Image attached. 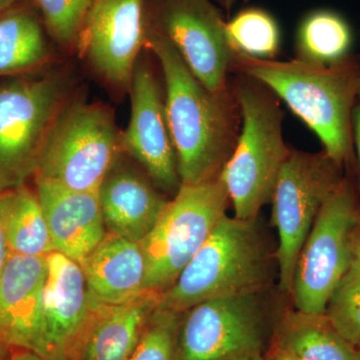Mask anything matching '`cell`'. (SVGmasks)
<instances>
[{
    "mask_svg": "<svg viewBox=\"0 0 360 360\" xmlns=\"http://www.w3.org/2000/svg\"><path fill=\"white\" fill-rule=\"evenodd\" d=\"M158 305L160 295L150 291L125 304H99L96 321L78 360H129Z\"/></svg>",
    "mask_w": 360,
    "mask_h": 360,
    "instance_id": "obj_19",
    "label": "cell"
},
{
    "mask_svg": "<svg viewBox=\"0 0 360 360\" xmlns=\"http://www.w3.org/2000/svg\"><path fill=\"white\" fill-rule=\"evenodd\" d=\"M182 314L158 305L146 322L129 360H181L179 331Z\"/></svg>",
    "mask_w": 360,
    "mask_h": 360,
    "instance_id": "obj_26",
    "label": "cell"
},
{
    "mask_svg": "<svg viewBox=\"0 0 360 360\" xmlns=\"http://www.w3.org/2000/svg\"><path fill=\"white\" fill-rule=\"evenodd\" d=\"M146 27L144 0H92L75 49L104 82L129 90Z\"/></svg>",
    "mask_w": 360,
    "mask_h": 360,
    "instance_id": "obj_12",
    "label": "cell"
},
{
    "mask_svg": "<svg viewBox=\"0 0 360 360\" xmlns=\"http://www.w3.org/2000/svg\"><path fill=\"white\" fill-rule=\"evenodd\" d=\"M213 2H217L220 6L224 7L226 11H231L232 6H233L236 0H212Z\"/></svg>",
    "mask_w": 360,
    "mask_h": 360,
    "instance_id": "obj_34",
    "label": "cell"
},
{
    "mask_svg": "<svg viewBox=\"0 0 360 360\" xmlns=\"http://www.w3.org/2000/svg\"><path fill=\"white\" fill-rule=\"evenodd\" d=\"M11 348L0 343V360H9L11 357Z\"/></svg>",
    "mask_w": 360,
    "mask_h": 360,
    "instance_id": "obj_33",
    "label": "cell"
},
{
    "mask_svg": "<svg viewBox=\"0 0 360 360\" xmlns=\"http://www.w3.org/2000/svg\"><path fill=\"white\" fill-rule=\"evenodd\" d=\"M122 153L110 108L71 96L45 139L34 177L72 191H98Z\"/></svg>",
    "mask_w": 360,
    "mask_h": 360,
    "instance_id": "obj_6",
    "label": "cell"
},
{
    "mask_svg": "<svg viewBox=\"0 0 360 360\" xmlns=\"http://www.w3.org/2000/svg\"><path fill=\"white\" fill-rule=\"evenodd\" d=\"M324 314L336 330L360 348V266L352 262L329 296Z\"/></svg>",
    "mask_w": 360,
    "mask_h": 360,
    "instance_id": "obj_25",
    "label": "cell"
},
{
    "mask_svg": "<svg viewBox=\"0 0 360 360\" xmlns=\"http://www.w3.org/2000/svg\"><path fill=\"white\" fill-rule=\"evenodd\" d=\"M71 89V71L56 65L0 84V193L34 176L45 139Z\"/></svg>",
    "mask_w": 360,
    "mask_h": 360,
    "instance_id": "obj_5",
    "label": "cell"
},
{
    "mask_svg": "<svg viewBox=\"0 0 360 360\" xmlns=\"http://www.w3.org/2000/svg\"><path fill=\"white\" fill-rule=\"evenodd\" d=\"M54 251L82 264L106 234L98 191H77L35 179Z\"/></svg>",
    "mask_w": 360,
    "mask_h": 360,
    "instance_id": "obj_16",
    "label": "cell"
},
{
    "mask_svg": "<svg viewBox=\"0 0 360 360\" xmlns=\"http://www.w3.org/2000/svg\"><path fill=\"white\" fill-rule=\"evenodd\" d=\"M146 23L170 42L206 89H231L234 56L226 22L212 0H144Z\"/></svg>",
    "mask_w": 360,
    "mask_h": 360,
    "instance_id": "obj_11",
    "label": "cell"
},
{
    "mask_svg": "<svg viewBox=\"0 0 360 360\" xmlns=\"http://www.w3.org/2000/svg\"><path fill=\"white\" fill-rule=\"evenodd\" d=\"M352 139H354V155L356 158L357 170H359V184L357 193L360 201V101L355 104L352 113Z\"/></svg>",
    "mask_w": 360,
    "mask_h": 360,
    "instance_id": "obj_28",
    "label": "cell"
},
{
    "mask_svg": "<svg viewBox=\"0 0 360 360\" xmlns=\"http://www.w3.org/2000/svg\"><path fill=\"white\" fill-rule=\"evenodd\" d=\"M270 257L257 219L225 215L170 288L160 307L184 314L210 298L264 290Z\"/></svg>",
    "mask_w": 360,
    "mask_h": 360,
    "instance_id": "obj_4",
    "label": "cell"
},
{
    "mask_svg": "<svg viewBox=\"0 0 360 360\" xmlns=\"http://www.w3.org/2000/svg\"><path fill=\"white\" fill-rule=\"evenodd\" d=\"M90 297L98 304H125L146 291V262L139 243L106 232L80 264Z\"/></svg>",
    "mask_w": 360,
    "mask_h": 360,
    "instance_id": "obj_18",
    "label": "cell"
},
{
    "mask_svg": "<svg viewBox=\"0 0 360 360\" xmlns=\"http://www.w3.org/2000/svg\"><path fill=\"white\" fill-rule=\"evenodd\" d=\"M354 262H356L360 266V234L359 238H357L356 245H355Z\"/></svg>",
    "mask_w": 360,
    "mask_h": 360,
    "instance_id": "obj_35",
    "label": "cell"
},
{
    "mask_svg": "<svg viewBox=\"0 0 360 360\" xmlns=\"http://www.w3.org/2000/svg\"><path fill=\"white\" fill-rule=\"evenodd\" d=\"M357 349L341 336L326 314L295 309L277 321L269 350L298 360H354Z\"/></svg>",
    "mask_w": 360,
    "mask_h": 360,
    "instance_id": "obj_20",
    "label": "cell"
},
{
    "mask_svg": "<svg viewBox=\"0 0 360 360\" xmlns=\"http://www.w3.org/2000/svg\"><path fill=\"white\" fill-rule=\"evenodd\" d=\"M49 61L44 26L34 13L11 8L0 15V77L33 72Z\"/></svg>",
    "mask_w": 360,
    "mask_h": 360,
    "instance_id": "obj_22",
    "label": "cell"
},
{
    "mask_svg": "<svg viewBox=\"0 0 360 360\" xmlns=\"http://www.w3.org/2000/svg\"><path fill=\"white\" fill-rule=\"evenodd\" d=\"M120 160L99 187L104 224L106 231L141 243L155 229L169 200L141 172Z\"/></svg>",
    "mask_w": 360,
    "mask_h": 360,
    "instance_id": "obj_17",
    "label": "cell"
},
{
    "mask_svg": "<svg viewBox=\"0 0 360 360\" xmlns=\"http://www.w3.org/2000/svg\"><path fill=\"white\" fill-rule=\"evenodd\" d=\"M264 360H272L271 359H270V357L269 356H266V355H264Z\"/></svg>",
    "mask_w": 360,
    "mask_h": 360,
    "instance_id": "obj_39",
    "label": "cell"
},
{
    "mask_svg": "<svg viewBox=\"0 0 360 360\" xmlns=\"http://www.w3.org/2000/svg\"><path fill=\"white\" fill-rule=\"evenodd\" d=\"M9 360H47L39 354H35L32 350L21 349V348H15L11 349V357Z\"/></svg>",
    "mask_w": 360,
    "mask_h": 360,
    "instance_id": "obj_29",
    "label": "cell"
},
{
    "mask_svg": "<svg viewBox=\"0 0 360 360\" xmlns=\"http://www.w3.org/2000/svg\"><path fill=\"white\" fill-rule=\"evenodd\" d=\"M46 257L9 253L0 274V343L39 354Z\"/></svg>",
    "mask_w": 360,
    "mask_h": 360,
    "instance_id": "obj_15",
    "label": "cell"
},
{
    "mask_svg": "<svg viewBox=\"0 0 360 360\" xmlns=\"http://www.w3.org/2000/svg\"><path fill=\"white\" fill-rule=\"evenodd\" d=\"M18 0H0V15L6 13Z\"/></svg>",
    "mask_w": 360,
    "mask_h": 360,
    "instance_id": "obj_32",
    "label": "cell"
},
{
    "mask_svg": "<svg viewBox=\"0 0 360 360\" xmlns=\"http://www.w3.org/2000/svg\"><path fill=\"white\" fill-rule=\"evenodd\" d=\"M342 168L324 150H290L281 168L270 202L278 236L279 290L288 296L298 255L322 206L345 179Z\"/></svg>",
    "mask_w": 360,
    "mask_h": 360,
    "instance_id": "obj_9",
    "label": "cell"
},
{
    "mask_svg": "<svg viewBox=\"0 0 360 360\" xmlns=\"http://www.w3.org/2000/svg\"><path fill=\"white\" fill-rule=\"evenodd\" d=\"M229 203L219 177L180 186L155 229L139 243L146 262V291L160 295L174 284L226 215Z\"/></svg>",
    "mask_w": 360,
    "mask_h": 360,
    "instance_id": "obj_7",
    "label": "cell"
},
{
    "mask_svg": "<svg viewBox=\"0 0 360 360\" xmlns=\"http://www.w3.org/2000/svg\"><path fill=\"white\" fill-rule=\"evenodd\" d=\"M264 290L210 298L182 314L181 360L264 356L269 314Z\"/></svg>",
    "mask_w": 360,
    "mask_h": 360,
    "instance_id": "obj_10",
    "label": "cell"
},
{
    "mask_svg": "<svg viewBox=\"0 0 360 360\" xmlns=\"http://www.w3.org/2000/svg\"><path fill=\"white\" fill-rule=\"evenodd\" d=\"M98 311L80 264L58 251L49 253L37 354L47 360H78Z\"/></svg>",
    "mask_w": 360,
    "mask_h": 360,
    "instance_id": "obj_13",
    "label": "cell"
},
{
    "mask_svg": "<svg viewBox=\"0 0 360 360\" xmlns=\"http://www.w3.org/2000/svg\"><path fill=\"white\" fill-rule=\"evenodd\" d=\"M129 91L131 111L129 125L122 132L123 153L141 165L158 188L174 196L181 181L165 116V94L155 72L141 56Z\"/></svg>",
    "mask_w": 360,
    "mask_h": 360,
    "instance_id": "obj_14",
    "label": "cell"
},
{
    "mask_svg": "<svg viewBox=\"0 0 360 360\" xmlns=\"http://www.w3.org/2000/svg\"><path fill=\"white\" fill-rule=\"evenodd\" d=\"M241 127L231 155L219 179L233 205L234 217L255 220L271 200L290 149L283 139V112L277 97L264 84L241 75L233 87Z\"/></svg>",
    "mask_w": 360,
    "mask_h": 360,
    "instance_id": "obj_3",
    "label": "cell"
},
{
    "mask_svg": "<svg viewBox=\"0 0 360 360\" xmlns=\"http://www.w3.org/2000/svg\"><path fill=\"white\" fill-rule=\"evenodd\" d=\"M51 39L65 49H73L92 0H33Z\"/></svg>",
    "mask_w": 360,
    "mask_h": 360,
    "instance_id": "obj_27",
    "label": "cell"
},
{
    "mask_svg": "<svg viewBox=\"0 0 360 360\" xmlns=\"http://www.w3.org/2000/svg\"><path fill=\"white\" fill-rule=\"evenodd\" d=\"M144 47L155 56L162 72L165 116L181 184L217 179L240 130V110L233 89L224 94L206 89L174 45L148 23Z\"/></svg>",
    "mask_w": 360,
    "mask_h": 360,
    "instance_id": "obj_1",
    "label": "cell"
},
{
    "mask_svg": "<svg viewBox=\"0 0 360 360\" xmlns=\"http://www.w3.org/2000/svg\"><path fill=\"white\" fill-rule=\"evenodd\" d=\"M354 360H360V348L357 349L356 355H355Z\"/></svg>",
    "mask_w": 360,
    "mask_h": 360,
    "instance_id": "obj_37",
    "label": "cell"
},
{
    "mask_svg": "<svg viewBox=\"0 0 360 360\" xmlns=\"http://www.w3.org/2000/svg\"><path fill=\"white\" fill-rule=\"evenodd\" d=\"M357 101H360V77H359V92H357Z\"/></svg>",
    "mask_w": 360,
    "mask_h": 360,
    "instance_id": "obj_38",
    "label": "cell"
},
{
    "mask_svg": "<svg viewBox=\"0 0 360 360\" xmlns=\"http://www.w3.org/2000/svg\"><path fill=\"white\" fill-rule=\"evenodd\" d=\"M265 355L270 357L272 360H298L295 359V357L291 356L290 354H283V352H272V350H269Z\"/></svg>",
    "mask_w": 360,
    "mask_h": 360,
    "instance_id": "obj_31",
    "label": "cell"
},
{
    "mask_svg": "<svg viewBox=\"0 0 360 360\" xmlns=\"http://www.w3.org/2000/svg\"><path fill=\"white\" fill-rule=\"evenodd\" d=\"M0 229L13 255L45 257L54 251L37 193L25 184L0 193Z\"/></svg>",
    "mask_w": 360,
    "mask_h": 360,
    "instance_id": "obj_21",
    "label": "cell"
},
{
    "mask_svg": "<svg viewBox=\"0 0 360 360\" xmlns=\"http://www.w3.org/2000/svg\"><path fill=\"white\" fill-rule=\"evenodd\" d=\"M9 250L7 248L6 239H4V233H2L1 229H0V274L6 265L7 259L9 257Z\"/></svg>",
    "mask_w": 360,
    "mask_h": 360,
    "instance_id": "obj_30",
    "label": "cell"
},
{
    "mask_svg": "<svg viewBox=\"0 0 360 360\" xmlns=\"http://www.w3.org/2000/svg\"><path fill=\"white\" fill-rule=\"evenodd\" d=\"M232 70L257 80L281 99L317 135L323 150L338 165L345 167L352 163L359 58L350 56L328 65L300 58L276 61L236 53Z\"/></svg>",
    "mask_w": 360,
    "mask_h": 360,
    "instance_id": "obj_2",
    "label": "cell"
},
{
    "mask_svg": "<svg viewBox=\"0 0 360 360\" xmlns=\"http://www.w3.org/2000/svg\"><path fill=\"white\" fill-rule=\"evenodd\" d=\"M232 49L257 59H274L281 47V30L271 14L258 7L236 13L225 25Z\"/></svg>",
    "mask_w": 360,
    "mask_h": 360,
    "instance_id": "obj_24",
    "label": "cell"
},
{
    "mask_svg": "<svg viewBox=\"0 0 360 360\" xmlns=\"http://www.w3.org/2000/svg\"><path fill=\"white\" fill-rule=\"evenodd\" d=\"M264 356H255V357H241V359L233 360H264Z\"/></svg>",
    "mask_w": 360,
    "mask_h": 360,
    "instance_id": "obj_36",
    "label": "cell"
},
{
    "mask_svg": "<svg viewBox=\"0 0 360 360\" xmlns=\"http://www.w3.org/2000/svg\"><path fill=\"white\" fill-rule=\"evenodd\" d=\"M352 33L347 20L319 9L305 16L296 35L297 58L319 65H335L350 56Z\"/></svg>",
    "mask_w": 360,
    "mask_h": 360,
    "instance_id": "obj_23",
    "label": "cell"
},
{
    "mask_svg": "<svg viewBox=\"0 0 360 360\" xmlns=\"http://www.w3.org/2000/svg\"><path fill=\"white\" fill-rule=\"evenodd\" d=\"M359 234V193L345 177L322 206L298 255L290 295L295 309L324 314L329 296L354 262Z\"/></svg>",
    "mask_w": 360,
    "mask_h": 360,
    "instance_id": "obj_8",
    "label": "cell"
}]
</instances>
